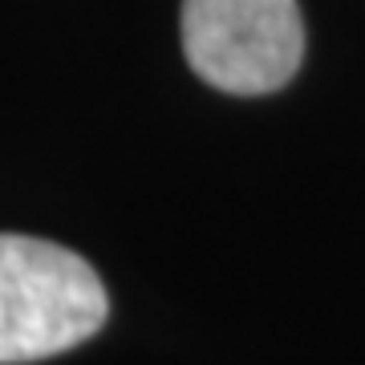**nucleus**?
<instances>
[{"instance_id":"1","label":"nucleus","mask_w":365,"mask_h":365,"mask_svg":"<svg viewBox=\"0 0 365 365\" xmlns=\"http://www.w3.org/2000/svg\"><path fill=\"white\" fill-rule=\"evenodd\" d=\"M106 313V288L78 252L0 235V365L73 349L102 329Z\"/></svg>"},{"instance_id":"2","label":"nucleus","mask_w":365,"mask_h":365,"mask_svg":"<svg viewBox=\"0 0 365 365\" xmlns=\"http://www.w3.org/2000/svg\"><path fill=\"white\" fill-rule=\"evenodd\" d=\"M182 53L223 93H272L304 57L297 0H182Z\"/></svg>"}]
</instances>
